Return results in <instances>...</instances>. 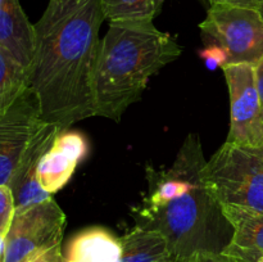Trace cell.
Returning <instances> with one entry per match:
<instances>
[{
    "instance_id": "cell-1",
    "label": "cell",
    "mask_w": 263,
    "mask_h": 262,
    "mask_svg": "<svg viewBox=\"0 0 263 262\" xmlns=\"http://www.w3.org/2000/svg\"><path fill=\"white\" fill-rule=\"evenodd\" d=\"M102 0H49L35 28L30 86L41 117L62 130L95 116Z\"/></svg>"
},
{
    "instance_id": "cell-2",
    "label": "cell",
    "mask_w": 263,
    "mask_h": 262,
    "mask_svg": "<svg viewBox=\"0 0 263 262\" xmlns=\"http://www.w3.org/2000/svg\"><path fill=\"white\" fill-rule=\"evenodd\" d=\"M204 152L189 134L168 169H148V194L131 210L135 226L163 234L177 261L197 254H222L233 226L203 175Z\"/></svg>"
},
{
    "instance_id": "cell-3",
    "label": "cell",
    "mask_w": 263,
    "mask_h": 262,
    "mask_svg": "<svg viewBox=\"0 0 263 262\" xmlns=\"http://www.w3.org/2000/svg\"><path fill=\"white\" fill-rule=\"evenodd\" d=\"M182 48L153 21L109 22L100 40L94 80L95 116L121 120L149 79L176 61Z\"/></svg>"
},
{
    "instance_id": "cell-4",
    "label": "cell",
    "mask_w": 263,
    "mask_h": 262,
    "mask_svg": "<svg viewBox=\"0 0 263 262\" xmlns=\"http://www.w3.org/2000/svg\"><path fill=\"white\" fill-rule=\"evenodd\" d=\"M203 175L222 207L263 212V149L225 141L205 162Z\"/></svg>"
},
{
    "instance_id": "cell-5",
    "label": "cell",
    "mask_w": 263,
    "mask_h": 262,
    "mask_svg": "<svg viewBox=\"0 0 263 262\" xmlns=\"http://www.w3.org/2000/svg\"><path fill=\"white\" fill-rule=\"evenodd\" d=\"M199 27L204 44L225 50L228 64L254 67L263 58V18L257 9L212 4Z\"/></svg>"
},
{
    "instance_id": "cell-6",
    "label": "cell",
    "mask_w": 263,
    "mask_h": 262,
    "mask_svg": "<svg viewBox=\"0 0 263 262\" xmlns=\"http://www.w3.org/2000/svg\"><path fill=\"white\" fill-rule=\"evenodd\" d=\"M66 215L53 198L15 210L5 235V262H25L62 244Z\"/></svg>"
},
{
    "instance_id": "cell-7",
    "label": "cell",
    "mask_w": 263,
    "mask_h": 262,
    "mask_svg": "<svg viewBox=\"0 0 263 262\" xmlns=\"http://www.w3.org/2000/svg\"><path fill=\"white\" fill-rule=\"evenodd\" d=\"M230 94V131L226 141L247 148H263V109L251 64L222 68Z\"/></svg>"
},
{
    "instance_id": "cell-8",
    "label": "cell",
    "mask_w": 263,
    "mask_h": 262,
    "mask_svg": "<svg viewBox=\"0 0 263 262\" xmlns=\"http://www.w3.org/2000/svg\"><path fill=\"white\" fill-rule=\"evenodd\" d=\"M44 122L31 87L0 112V184H9L23 153Z\"/></svg>"
},
{
    "instance_id": "cell-9",
    "label": "cell",
    "mask_w": 263,
    "mask_h": 262,
    "mask_svg": "<svg viewBox=\"0 0 263 262\" xmlns=\"http://www.w3.org/2000/svg\"><path fill=\"white\" fill-rule=\"evenodd\" d=\"M62 130L58 125L44 122L23 153L8 186L14 197L15 210L30 207L48 199L51 195L41 189L37 180V167L41 158L53 145L55 136Z\"/></svg>"
},
{
    "instance_id": "cell-10",
    "label": "cell",
    "mask_w": 263,
    "mask_h": 262,
    "mask_svg": "<svg viewBox=\"0 0 263 262\" xmlns=\"http://www.w3.org/2000/svg\"><path fill=\"white\" fill-rule=\"evenodd\" d=\"M87 151V140L82 134L61 131L39 163L37 180L41 189L50 195L59 192L69 181Z\"/></svg>"
},
{
    "instance_id": "cell-11",
    "label": "cell",
    "mask_w": 263,
    "mask_h": 262,
    "mask_svg": "<svg viewBox=\"0 0 263 262\" xmlns=\"http://www.w3.org/2000/svg\"><path fill=\"white\" fill-rule=\"evenodd\" d=\"M233 226V236L222 254L235 262L263 259V212L240 207H222Z\"/></svg>"
},
{
    "instance_id": "cell-12",
    "label": "cell",
    "mask_w": 263,
    "mask_h": 262,
    "mask_svg": "<svg viewBox=\"0 0 263 262\" xmlns=\"http://www.w3.org/2000/svg\"><path fill=\"white\" fill-rule=\"evenodd\" d=\"M0 48L30 71L35 51V28L20 0H0Z\"/></svg>"
},
{
    "instance_id": "cell-13",
    "label": "cell",
    "mask_w": 263,
    "mask_h": 262,
    "mask_svg": "<svg viewBox=\"0 0 263 262\" xmlns=\"http://www.w3.org/2000/svg\"><path fill=\"white\" fill-rule=\"evenodd\" d=\"M63 262H122L120 239L103 228L80 231L69 240Z\"/></svg>"
},
{
    "instance_id": "cell-14",
    "label": "cell",
    "mask_w": 263,
    "mask_h": 262,
    "mask_svg": "<svg viewBox=\"0 0 263 262\" xmlns=\"http://www.w3.org/2000/svg\"><path fill=\"white\" fill-rule=\"evenodd\" d=\"M122 262H177L162 233L135 226L120 238Z\"/></svg>"
},
{
    "instance_id": "cell-15",
    "label": "cell",
    "mask_w": 263,
    "mask_h": 262,
    "mask_svg": "<svg viewBox=\"0 0 263 262\" xmlns=\"http://www.w3.org/2000/svg\"><path fill=\"white\" fill-rule=\"evenodd\" d=\"M30 86V71L0 48V112L10 107Z\"/></svg>"
},
{
    "instance_id": "cell-16",
    "label": "cell",
    "mask_w": 263,
    "mask_h": 262,
    "mask_svg": "<svg viewBox=\"0 0 263 262\" xmlns=\"http://www.w3.org/2000/svg\"><path fill=\"white\" fill-rule=\"evenodd\" d=\"M164 0H102L105 20L109 22L153 21Z\"/></svg>"
},
{
    "instance_id": "cell-17",
    "label": "cell",
    "mask_w": 263,
    "mask_h": 262,
    "mask_svg": "<svg viewBox=\"0 0 263 262\" xmlns=\"http://www.w3.org/2000/svg\"><path fill=\"white\" fill-rule=\"evenodd\" d=\"M15 213V202L8 185L0 184V235H7Z\"/></svg>"
},
{
    "instance_id": "cell-18",
    "label": "cell",
    "mask_w": 263,
    "mask_h": 262,
    "mask_svg": "<svg viewBox=\"0 0 263 262\" xmlns=\"http://www.w3.org/2000/svg\"><path fill=\"white\" fill-rule=\"evenodd\" d=\"M199 54L207 68L211 71H216L217 68H223L228 66V55L225 50L216 44H205Z\"/></svg>"
},
{
    "instance_id": "cell-19",
    "label": "cell",
    "mask_w": 263,
    "mask_h": 262,
    "mask_svg": "<svg viewBox=\"0 0 263 262\" xmlns=\"http://www.w3.org/2000/svg\"><path fill=\"white\" fill-rule=\"evenodd\" d=\"M25 262H63V252H62V244L53 247L32 258Z\"/></svg>"
},
{
    "instance_id": "cell-20",
    "label": "cell",
    "mask_w": 263,
    "mask_h": 262,
    "mask_svg": "<svg viewBox=\"0 0 263 262\" xmlns=\"http://www.w3.org/2000/svg\"><path fill=\"white\" fill-rule=\"evenodd\" d=\"M177 262H235L225 254H197L190 258L180 259Z\"/></svg>"
},
{
    "instance_id": "cell-21",
    "label": "cell",
    "mask_w": 263,
    "mask_h": 262,
    "mask_svg": "<svg viewBox=\"0 0 263 262\" xmlns=\"http://www.w3.org/2000/svg\"><path fill=\"white\" fill-rule=\"evenodd\" d=\"M211 5L212 4H228L234 5V7L241 8H251V9H257L258 0H210Z\"/></svg>"
},
{
    "instance_id": "cell-22",
    "label": "cell",
    "mask_w": 263,
    "mask_h": 262,
    "mask_svg": "<svg viewBox=\"0 0 263 262\" xmlns=\"http://www.w3.org/2000/svg\"><path fill=\"white\" fill-rule=\"evenodd\" d=\"M254 77H256L257 91L263 109V58L254 66Z\"/></svg>"
},
{
    "instance_id": "cell-23",
    "label": "cell",
    "mask_w": 263,
    "mask_h": 262,
    "mask_svg": "<svg viewBox=\"0 0 263 262\" xmlns=\"http://www.w3.org/2000/svg\"><path fill=\"white\" fill-rule=\"evenodd\" d=\"M7 258V243H5V236L0 235V262H5Z\"/></svg>"
},
{
    "instance_id": "cell-24",
    "label": "cell",
    "mask_w": 263,
    "mask_h": 262,
    "mask_svg": "<svg viewBox=\"0 0 263 262\" xmlns=\"http://www.w3.org/2000/svg\"><path fill=\"white\" fill-rule=\"evenodd\" d=\"M257 10L259 12L261 17L263 18V0H258V5H257Z\"/></svg>"
},
{
    "instance_id": "cell-25",
    "label": "cell",
    "mask_w": 263,
    "mask_h": 262,
    "mask_svg": "<svg viewBox=\"0 0 263 262\" xmlns=\"http://www.w3.org/2000/svg\"><path fill=\"white\" fill-rule=\"evenodd\" d=\"M259 262H263V259H261V261H259Z\"/></svg>"
},
{
    "instance_id": "cell-26",
    "label": "cell",
    "mask_w": 263,
    "mask_h": 262,
    "mask_svg": "<svg viewBox=\"0 0 263 262\" xmlns=\"http://www.w3.org/2000/svg\"><path fill=\"white\" fill-rule=\"evenodd\" d=\"M262 149H263V148H262Z\"/></svg>"
}]
</instances>
